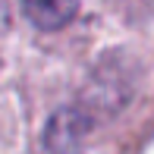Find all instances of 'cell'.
<instances>
[{
  "instance_id": "cell-1",
  "label": "cell",
  "mask_w": 154,
  "mask_h": 154,
  "mask_svg": "<svg viewBox=\"0 0 154 154\" xmlns=\"http://www.w3.org/2000/svg\"><path fill=\"white\" fill-rule=\"evenodd\" d=\"M22 10L44 32H57L63 25H69L79 13V0H22Z\"/></svg>"
}]
</instances>
